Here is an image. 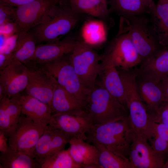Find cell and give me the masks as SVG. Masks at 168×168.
<instances>
[{"label":"cell","instance_id":"obj_1","mask_svg":"<svg viewBox=\"0 0 168 168\" xmlns=\"http://www.w3.org/2000/svg\"><path fill=\"white\" fill-rule=\"evenodd\" d=\"M134 134L128 119L93 125L86 134L88 142L101 144L113 152L128 158Z\"/></svg>","mask_w":168,"mask_h":168},{"label":"cell","instance_id":"obj_2","mask_svg":"<svg viewBox=\"0 0 168 168\" xmlns=\"http://www.w3.org/2000/svg\"><path fill=\"white\" fill-rule=\"evenodd\" d=\"M79 16L69 4H61L59 2L31 31L37 43L57 41L60 36L68 33L74 28L79 21Z\"/></svg>","mask_w":168,"mask_h":168},{"label":"cell","instance_id":"obj_3","mask_svg":"<svg viewBox=\"0 0 168 168\" xmlns=\"http://www.w3.org/2000/svg\"><path fill=\"white\" fill-rule=\"evenodd\" d=\"M119 23L128 32L141 63L152 59L165 50L152 29L149 19L144 15L120 17Z\"/></svg>","mask_w":168,"mask_h":168},{"label":"cell","instance_id":"obj_4","mask_svg":"<svg viewBox=\"0 0 168 168\" xmlns=\"http://www.w3.org/2000/svg\"><path fill=\"white\" fill-rule=\"evenodd\" d=\"M85 107L86 113L93 125L105 124L128 116L126 108L101 86L90 91Z\"/></svg>","mask_w":168,"mask_h":168},{"label":"cell","instance_id":"obj_5","mask_svg":"<svg viewBox=\"0 0 168 168\" xmlns=\"http://www.w3.org/2000/svg\"><path fill=\"white\" fill-rule=\"evenodd\" d=\"M119 26L118 33L102 56L117 68L126 70L133 69L139 65L142 60L128 32L121 24Z\"/></svg>","mask_w":168,"mask_h":168},{"label":"cell","instance_id":"obj_6","mask_svg":"<svg viewBox=\"0 0 168 168\" xmlns=\"http://www.w3.org/2000/svg\"><path fill=\"white\" fill-rule=\"evenodd\" d=\"M46 124L35 121L21 114L17 123L5 132L9 147L25 152L33 157V153Z\"/></svg>","mask_w":168,"mask_h":168},{"label":"cell","instance_id":"obj_7","mask_svg":"<svg viewBox=\"0 0 168 168\" xmlns=\"http://www.w3.org/2000/svg\"><path fill=\"white\" fill-rule=\"evenodd\" d=\"M66 55L41 65L58 84L85 105L89 91L82 84L69 58Z\"/></svg>","mask_w":168,"mask_h":168},{"label":"cell","instance_id":"obj_8","mask_svg":"<svg viewBox=\"0 0 168 168\" xmlns=\"http://www.w3.org/2000/svg\"><path fill=\"white\" fill-rule=\"evenodd\" d=\"M69 58L85 88L90 91L95 87L100 72L101 56L92 46L86 45L73 50Z\"/></svg>","mask_w":168,"mask_h":168},{"label":"cell","instance_id":"obj_9","mask_svg":"<svg viewBox=\"0 0 168 168\" xmlns=\"http://www.w3.org/2000/svg\"><path fill=\"white\" fill-rule=\"evenodd\" d=\"M59 0H35L16 7L13 20L18 32H27L39 24Z\"/></svg>","mask_w":168,"mask_h":168},{"label":"cell","instance_id":"obj_10","mask_svg":"<svg viewBox=\"0 0 168 168\" xmlns=\"http://www.w3.org/2000/svg\"><path fill=\"white\" fill-rule=\"evenodd\" d=\"M28 68L26 94L48 105L51 108L55 78L41 65L30 62Z\"/></svg>","mask_w":168,"mask_h":168},{"label":"cell","instance_id":"obj_11","mask_svg":"<svg viewBox=\"0 0 168 168\" xmlns=\"http://www.w3.org/2000/svg\"><path fill=\"white\" fill-rule=\"evenodd\" d=\"M28 81V68L25 64L12 61L0 69V86L9 98H18L26 90Z\"/></svg>","mask_w":168,"mask_h":168},{"label":"cell","instance_id":"obj_12","mask_svg":"<svg viewBox=\"0 0 168 168\" xmlns=\"http://www.w3.org/2000/svg\"><path fill=\"white\" fill-rule=\"evenodd\" d=\"M48 124L70 136L86 140V134L93 125L86 112L80 114H52Z\"/></svg>","mask_w":168,"mask_h":168},{"label":"cell","instance_id":"obj_13","mask_svg":"<svg viewBox=\"0 0 168 168\" xmlns=\"http://www.w3.org/2000/svg\"><path fill=\"white\" fill-rule=\"evenodd\" d=\"M71 138L69 135L48 124L35 145L33 157L41 165L48 157L64 149Z\"/></svg>","mask_w":168,"mask_h":168},{"label":"cell","instance_id":"obj_14","mask_svg":"<svg viewBox=\"0 0 168 168\" xmlns=\"http://www.w3.org/2000/svg\"><path fill=\"white\" fill-rule=\"evenodd\" d=\"M88 45L82 41L67 37L57 41L40 44L37 45L34 56L30 62L42 65L57 59L70 54L76 48Z\"/></svg>","mask_w":168,"mask_h":168},{"label":"cell","instance_id":"obj_15","mask_svg":"<svg viewBox=\"0 0 168 168\" xmlns=\"http://www.w3.org/2000/svg\"><path fill=\"white\" fill-rule=\"evenodd\" d=\"M147 141L134 135L128 156L133 168H163L164 157L156 153Z\"/></svg>","mask_w":168,"mask_h":168},{"label":"cell","instance_id":"obj_16","mask_svg":"<svg viewBox=\"0 0 168 168\" xmlns=\"http://www.w3.org/2000/svg\"><path fill=\"white\" fill-rule=\"evenodd\" d=\"M135 74L139 94L148 113L153 115L167 100L161 82Z\"/></svg>","mask_w":168,"mask_h":168},{"label":"cell","instance_id":"obj_17","mask_svg":"<svg viewBox=\"0 0 168 168\" xmlns=\"http://www.w3.org/2000/svg\"><path fill=\"white\" fill-rule=\"evenodd\" d=\"M101 56L100 86L105 89L127 109L125 90L119 71L112 63Z\"/></svg>","mask_w":168,"mask_h":168},{"label":"cell","instance_id":"obj_18","mask_svg":"<svg viewBox=\"0 0 168 168\" xmlns=\"http://www.w3.org/2000/svg\"><path fill=\"white\" fill-rule=\"evenodd\" d=\"M51 108L53 114H77L86 112L85 105L60 86L56 79Z\"/></svg>","mask_w":168,"mask_h":168},{"label":"cell","instance_id":"obj_19","mask_svg":"<svg viewBox=\"0 0 168 168\" xmlns=\"http://www.w3.org/2000/svg\"><path fill=\"white\" fill-rule=\"evenodd\" d=\"M68 149L74 161L84 168H100L98 163V152L93 144L83 139L72 138Z\"/></svg>","mask_w":168,"mask_h":168},{"label":"cell","instance_id":"obj_20","mask_svg":"<svg viewBox=\"0 0 168 168\" xmlns=\"http://www.w3.org/2000/svg\"><path fill=\"white\" fill-rule=\"evenodd\" d=\"M149 14L151 27L164 50H168V2L159 0L151 6Z\"/></svg>","mask_w":168,"mask_h":168},{"label":"cell","instance_id":"obj_21","mask_svg":"<svg viewBox=\"0 0 168 168\" xmlns=\"http://www.w3.org/2000/svg\"><path fill=\"white\" fill-rule=\"evenodd\" d=\"M17 35L16 44L8 55L6 66L12 61L27 64L31 61L35 54L37 43L32 32H19Z\"/></svg>","mask_w":168,"mask_h":168},{"label":"cell","instance_id":"obj_22","mask_svg":"<svg viewBox=\"0 0 168 168\" xmlns=\"http://www.w3.org/2000/svg\"><path fill=\"white\" fill-rule=\"evenodd\" d=\"M134 70L136 74L161 81L168 77V50H165L155 57L142 62Z\"/></svg>","mask_w":168,"mask_h":168},{"label":"cell","instance_id":"obj_23","mask_svg":"<svg viewBox=\"0 0 168 168\" xmlns=\"http://www.w3.org/2000/svg\"><path fill=\"white\" fill-rule=\"evenodd\" d=\"M18 99L22 114L35 121L48 124L53 113L48 105L27 94L21 95Z\"/></svg>","mask_w":168,"mask_h":168},{"label":"cell","instance_id":"obj_24","mask_svg":"<svg viewBox=\"0 0 168 168\" xmlns=\"http://www.w3.org/2000/svg\"><path fill=\"white\" fill-rule=\"evenodd\" d=\"M72 9L78 14L85 13L98 18L108 26L112 22L107 4L101 0H69Z\"/></svg>","mask_w":168,"mask_h":168},{"label":"cell","instance_id":"obj_25","mask_svg":"<svg viewBox=\"0 0 168 168\" xmlns=\"http://www.w3.org/2000/svg\"><path fill=\"white\" fill-rule=\"evenodd\" d=\"M147 0H110V13H115L120 17L138 16L149 13L153 3Z\"/></svg>","mask_w":168,"mask_h":168},{"label":"cell","instance_id":"obj_26","mask_svg":"<svg viewBox=\"0 0 168 168\" xmlns=\"http://www.w3.org/2000/svg\"><path fill=\"white\" fill-rule=\"evenodd\" d=\"M0 168H41V165L32 156L9 147L1 152Z\"/></svg>","mask_w":168,"mask_h":168},{"label":"cell","instance_id":"obj_27","mask_svg":"<svg viewBox=\"0 0 168 168\" xmlns=\"http://www.w3.org/2000/svg\"><path fill=\"white\" fill-rule=\"evenodd\" d=\"M18 98L5 96L0 100V130L6 132L18 122L21 114Z\"/></svg>","mask_w":168,"mask_h":168},{"label":"cell","instance_id":"obj_28","mask_svg":"<svg viewBox=\"0 0 168 168\" xmlns=\"http://www.w3.org/2000/svg\"><path fill=\"white\" fill-rule=\"evenodd\" d=\"M108 26L100 20H89L83 24L81 30L83 41L92 46L106 41Z\"/></svg>","mask_w":168,"mask_h":168},{"label":"cell","instance_id":"obj_29","mask_svg":"<svg viewBox=\"0 0 168 168\" xmlns=\"http://www.w3.org/2000/svg\"><path fill=\"white\" fill-rule=\"evenodd\" d=\"M91 143L98 150V163L100 168H133L128 158L113 152L101 144Z\"/></svg>","mask_w":168,"mask_h":168},{"label":"cell","instance_id":"obj_30","mask_svg":"<svg viewBox=\"0 0 168 168\" xmlns=\"http://www.w3.org/2000/svg\"><path fill=\"white\" fill-rule=\"evenodd\" d=\"M71 156L68 149H63L50 156L41 165V168H81Z\"/></svg>","mask_w":168,"mask_h":168},{"label":"cell","instance_id":"obj_31","mask_svg":"<svg viewBox=\"0 0 168 168\" xmlns=\"http://www.w3.org/2000/svg\"><path fill=\"white\" fill-rule=\"evenodd\" d=\"M148 141L153 149L160 155L164 157L168 153V142L154 134Z\"/></svg>","mask_w":168,"mask_h":168},{"label":"cell","instance_id":"obj_32","mask_svg":"<svg viewBox=\"0 0 168 168\" xmlns=\"http://www.w3.org/2000/svg\"><path fill=\"white\" fill-rule=\"evenodd\" d=\"M15 8L14 7L0 2V26L13 21V16Z\"/></svg>","mask_w":168,"mask_h":168},{"label":"cell","instance_id":"obj_33","mask_svg":"<svg viewBox=\"0 0 168 168\" xmlns=\"http://www.w3.org/2000/svg\"><path fill=\"white\" fill-rule=\"evenodd\" d=\"M152 117L154 122L168 126V100L162 104L156 114Z\"/></svg>","mask_w":168,"mask_h":168},{"label":"cell","instance_id":"obj_34","mask_svg":"<svg viewBox=\"0 0 168 168\" xmlns=\"http://www.w3.org/2000/svg\"><path fill=\"white\" fill-rule=\"evenodd\" d=\"M152 129V134L155 135L168 142V126L154 121Z\"/></svg>","mask_w":168,"mask_h":168},{"label":"cell","instance_id":"obj_35","mask_svg":"<svg viewBox=\"0 0 168 168\" xmlns=\"http://www.w3.org/2000/svg\"><path fill=\"white\" fill-rule=\"evenodd\" d=\"M0 27V34L4 35L6 38L11 37L18 32V29L16 23L14 21L6 23Z\"/></svg>","mask_w":168,"mask_h":168},{"label":"cell","instance_id":"obj_36","mask_svg":"<svg viewBox=\"0 0 168 168\" xmlns=\"http://www.w3.org/2000/svg\"><path fill=\"white\" fill-rule=\"evenodd\" d=\"M8 144V137L5 132L0 130V151L4 152L9 148Z\"/></svg>","mask_w":168,"mask_h":168},{"label":"cell","instance_id":"obj_37","mask_svg":"<svg viewBox=\"0 0 168 168\" xmlns=\"http://www.w3.org/2000/svg\"><path fill=\"white\" fill-rule=\"evenodd\" d=\"M34 0H0V2L16 7Z\"/></svg>","mask_w":168,"mask_h":168},{"label":"cell","instance_id":"obj_38","mask_svg":"<svg viewBox=\"0 0 168 168\" xmlns=\"http://www.w3.org/2000/svg\"><path fill=\"white\" fill-rule=\"evenodd\" d=\"M161 82L166 98L168 100V77Z\"/></svg>","mask_w":168,"mask_h":168},{"label":"cell","instance_id":"obj_39","mask_svg":"<svg viewBox=\"0 0 168 168\" xmlns=\"http://www.w3.org/2000/svg\"><path fill=\"white\" fill-rule=\"evenodd\" d=\"M163 168H168V158L166 161L164 163Z\"/></svg>","mask_w":168,"mask_h":168},{"label":"cell","instance_id":"obj_40","mask_svg":"<svg viewBox=\"0 0 168 168\" xmlns=\"http://www.w3.org/2000/svg\"><path fill=\"white\" fill-rule=\"evenodd\" d=\"M107 4V0H101Z\"/></svg>","mask_w":168,"mask_h":168},{"label":"cell","instance_id":"obj_41","mask_svg":"<svg viewBox=\"0 0 168 168\" xmlns=\"http://www.w3.org/2000/svg\"><path fill=\"white\" fill-rule=\"evenodd\" d=\"M161 0L164 1L168 2V0Z\"/></svg>","mask_w":168,"mask_h":168},{"label":"cell","instance_id":"obj_42","mask_svg":"<svg viewBox=\"0 0 168 168\" xmlns=\"http://www.w3.org/2000/svg\"><path fill=\"white\" fill-rule=\"evenodd\" d=\"M68 1L69 0H68Z\"/></svg>","mask_w":168,"mask_h":168}]
</instances>
